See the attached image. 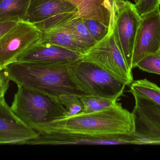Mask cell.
I'll list each match as a JSON object with an SVG mask.
<instances>
[{"label": "cell", "instance_id": "obj_1", "mask_svg": "<svg viewBox=\"0 0 160 160\" xmlns=\"http://www.w3.org/2000/svg\"><path fill=\"white\" fill-rule=\"evenodd\" d=\"M35 131L42 133H65L92 137L132 135L133 114L118 102L109 108L90 113L79 114L51 121Z\"/></svg>", "mask_w": 160, "mask_h": 160}, {"label": "cell", "instance_id": "obj_2", "mask_svg": "<svg viewBox=\"0 0 160 160\" xmlns=\"http://www.w3.org/2000/svg\"><path fill=\"white\" fill-rule=\"evenodd\" d=\"M72 62L39 63L17 61L3 70L10 80L58 100L65 95H87L78 87L70 74Z\"/></svg>", "mask_w": 160, "mask_h": 160}, {"label": "cell", "instance_id": "obj_3", "mask_svg": "<svg viewBox=\"0 0 160 160\" xmlns=\"http://www.w3.org/2000/svg\"><path fill=\"white\" fill-rule=\"evenodd\" d=\"M18 86L11 109L34 130L41 125L66 116V109L57 100L38 91Z\"/></svg>", "mask_w": 160, "mask_h": 160}, {"label": "cell", "instance_id": "obj_4", "mask_svg": "<svg viewBox=\"0 0 160 160\" xmlns=\"http://www.w3.org/2000/svg\"><path fill=\"white\" fill-rule=\"evenodd\" d=\"M69 70L78 87L88 95L118 99L127 86L96 64L81 58L72 62Z\"/></svg>", "mask_w": 160, "mask_h": 160}, {"label": "cell", "instance_id": "obj_5", "mask_svg": "<svg viewBox=\"0 0 160 160\" xmlns=\"http://www.w3.org/2000/svg\"><path fill=\"white\" fill-rule=\"evenodd\" d=\"M142 19L134 4L126 0H112V30L118 46L131 71L133 51Z\"/></svg>", "mask_w": 160, "mask_h": 160}, {"label": "cell", "instance_id": "obj_6", "mask_svg": "<svg viewBox=\"0 0 160 160\" xmlns=\"http://www.w3.org/2000/svg\"><path fill=\"white\" fill-rule=\"evenodd\" d=\"M79 18L78 8L66 0H30L22 20L34 24L42 33Z\"/></svg>", "mask_w": 160, "mask_h": 160}, {"label": "cell", "instance_id": "obj_7", "mask_svg": "<svg viewBox=\"0 0 160 160\" xmlns=\"http://www.w3.org/2000/svg\"><path fill=\"white\" fill-rule=\"evenodd\" d=\"M81 59L96 64L127 85L133 81L132 71L129 69L118 46L112 29L105 38L82 55Z\"/></svg>", "mask_w": 160, "mask_h": 160}, {"label": "cell", "instance_id": "obj_8", "mask_svg": "<svg viewBox=\"0 0 160 160\" xmlns=\"http://www.w3.org/2000/svg\"><path fill=\"white\" fill-rule=\"evenodd\" d=\"M40 30L33 23L22 19L0 39V69L9 64L36 45L41 36Z\"/></svg>", "mask_w": 160, "mask_h": 160}, {"label": "cell", "instance_id": "obj_9", "mask_svg": "<svg viewBox=\"0 0 160 160\" xmlns=\"http://www.w3.org/2000/svg\"><path fill=\"white\" fill-rule=\"evenodd\" d=\"M160 53V9L142 17L132 57V68L142 59Z\"/></svg>", "mask_w": 160, "mask_h": 160}, {"label": "cell", "instance_id": "obj_10", "mask_svg": "<svg viewBox=\"0 0 160 160\" xmlns=\"http://www.w3.org/2000/svg\"><path fill=\"white\" fill-rule=\"evenodd\" d=\"M139 140L132 135L113 137H92L65 133H42L38 138L27 142L28 145H140Z\"/></svg>", "mask_w": 160, "mask_h": 160}, {"label": "cell", "instance_id": "obj_11", "mask_svg": "<svg viewBox=\"0 0 160 160\" xmlns=\"http://www.w3.org/2000/svg\"><path fill=\"white\" fill-rule=\"evenodd\" d=\"M38 135L17 116L4 98L0 99V144H26Z\"/></svg>", "mask_w": 160, "mask_h": 160}, {"label": "cell", "instance_id": "obj_12", "mask_svg": "<svg viewBox=\"0 0 160 160\" xmlns=\"http://www.w3.org/2000/svg\"><path fill=\"white\" fill-rule=\"evenodd\" d=\"M80 54L54 45L40 44L28 50L17 61L39 63H67L81 59Z\"/></svg>", "mask_w": 160, "mask_h": 160}, {"label": "cell", "instance_id": "obj_13", "mask_svg": "<svg viewBox=\"0 0 160 160\" xmlns=\"http://www.w3.org/2000/svg\"><path fill=\"white\" fill-rule=\"evenodd\" d=\"M78 8L80 18L95 20L112 28V0H66Z\"/></svg>", "mask_w": 160, "mask_h": 160}, {"label": "cell", "instance_id": "obj_14", "mask_svg": "<svg viewBox=\"0 0 160 160\" xmlns=\"http://www.w3.org/2000/svg\"><path fill=\"white\" fill-rule=\"evenodd\" d=\"M38 43L58 46L81 54L73 34L66 25L42 32Z\"/></svg>", "mask_w": 160, "mask_h": 160}, {"label": "cell", "instance_id": "obj_15", "mask_svg": "<svg viewBox=\"0 0 160 160\" xmlns=\"http://www.w3.org/2000/svg\"><path fill=\"white\" fill-rule=\"evenodd\" d=\"M66 26L73 34L82 55L87 52L97 43L89 33L82 18H78L72 21Z\"/></svg>", "mask_w": 160, "mask_h": 160}, {"label": "cell", "instance_id": "obj_16", "mask_svg": "<svg viewBox=\"0 0 160 160\" xmlns=\"http://www.w3.org/2000/svg\"><path fill=\"white\" fill-rule=\"evenodd\" d=\"M30 0H0V22L23 19Z\"/></svg>", "mask_w": 160, "mask_h": 160}, {"label": "cell", "instance_id": "obj_17", "mask_svg": "<svg viewBox=\"0 0 160 160\" xmlns=\"http://www.w3.org/2000/svg\"><path fill=\"white\" fill-rule=\"evenodd\" d=\"M129 92L133 96L147 99L160 106V87L147 79L133 81Z\"/></svg>", "mask_w": 160, "mask_h": 160}, {"label": "cell", "instance_id": "obj_18", "mask_svg": "<svg viewBox=\"0 0 160 160\" xmlns=\"http://www.w3.org/2000/svg\"><path fill=\"white\" fill-rule=\"evenodd\" d=\"M134 109L141 113L151 123L160 129V106L147 99L133 96Z\"/></svg>", "mask_w": 160, "mask_h": 160}, {"label": "cell", "instance_id": "obj_19", "mask_svg": "<svg viewBox=\"0 0 160 160\" xmlns=\"http://www.w3.org/2000/svg\"><path fill=\"white\" fill-rule=\"evenodd\" d=\"M83 105L82 113H90L109 108L118 102V99L87 95L80 97Z\"/></svg>", "mask_w": 160, "mask_h": 160}, {"label": "cell", "instance_id": "obj_20", "mask_svg": "<svg viewBox=\"0 0 160 160\" xmlns=\"http://www.w3.org/2000/svg\"><path fill=\"white\" fill-rule=\"evenodd\" d=\"M67 110L64 117H69L82 113L83 110V105L80 97L75 95H65L57 100Z\"/></svg>", "mask_w": 160, "mask_h": 160}, {"label": "cell", "instance_id": "obj_21", "mask_svg": "<svg viewBox=\"0 0 160 160\" xmlns=\"http://www.w3.org/2000/svg\"><path fill=\"white\" fill-rule=\"evenodd\" d=\"M136 67L145 72L160 75V53L144 57L137 64Z\"/></svg>", "mask_w": 160, "mask_h": 160}, {"label": "cell", "instance_id": "obj_22", "mask_svg": "<svg viewBox=\"0 0 160 160\" xmlns=\"http://www.w3.org/2000/svg\"><path fill=\"white\" fill-rule=\"evenodd\" d=\"M83 20L89 33L97 42L105 38L111 30L109 27L95 20L89 19H83Z\"/></svg>", "mask_w": 160, "mask_h": 160}, {"label": "cell", "instance_id": "obj_23", "mask_svg": "<svg viewBox=\"0 0 160 160\" xmlns=\"http://www.w3.org/2000/svg\"><path fill=\"white\" fill-rule=\"evenodd\" d=\"M5 75L3 70L0 71V99L4 98L5 95L7 91L10 81Z\"/></svg>", "mask_w": 160, "mask_h": 160}, {"label": "cell", "instance_id": "obj_24", "mask_svg": "<svg viewBox=\"0 0 160 160\" xmlns=\"http://www.w3.org/2000/svg\"><path fill=\"white\" fill-rule=\"evenodd\" d=\"M18 21L15 20H10L0 22V39L7 32H8L10 29H11Z\"/></svg>", "mask_w": 160, "mask_h": 160}, {"label": "cell", "instance_id": "obj_25", "mask_svg": "<svg viewBox=\"0 0 160 160\" xmlns=\"http://www.w3.org/2000/svg\"><path fill=\"white\" fill-rule=\"evenodd\" d=\"M1 70H2L0 69V71H1Z\"/></svg>", "mask_w": 160, "mask_h": 160}, {"label": "cell", "instance_id": "obj_26", "mask_svg": "<svg viewBox=\"0 0 160 160\" xmlns=\"http://www.w3.org/2000/svg\"><path fill=\"white\" fill-rule=\"evenodd\" d=\"M159 3H160V1H159Z\"/></svg>", "mask_w": 160, "mask_h": 160}]
</instances>
